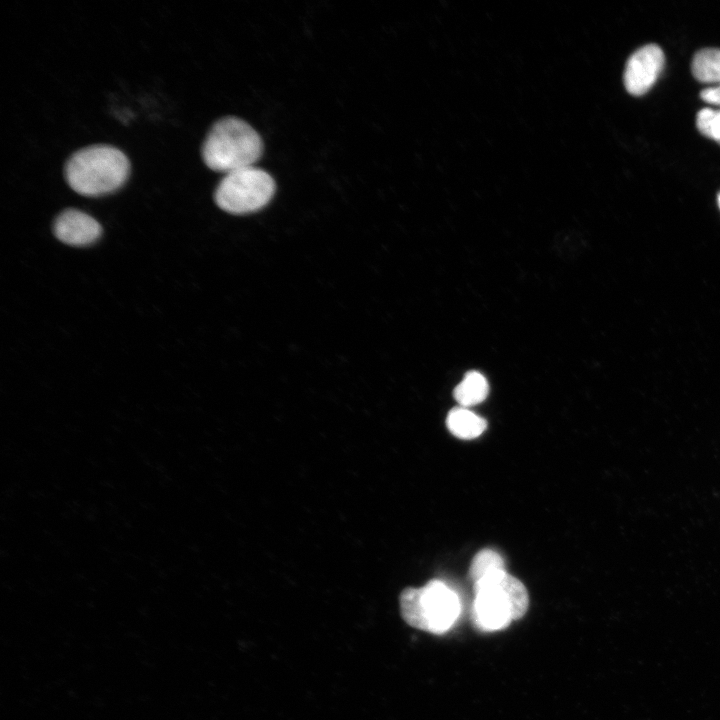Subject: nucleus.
Here are the masks:
<instances>
[{
	"mask_svg": "<svg viewBox=\"0 0 720 720\" xmlns=\"http://www.w3.org/2000/svg\"><path fill=\"white\" fill-rule=\"evenodd\" d=\"M505 572V569L499 570L475 582L473 613L481 629H501L513 620L509 600L500 584Z\"/></svg>",
	"mask_w": 720,
	"mask_h": 720,
	"instance_id": "obj_5",
	"label": "nucleus"
},
{
	"mask_svg": "<svg viewBox=\"0 0 720 720\" xmlns=\"http://www.w3.org/2000/svg\"><path fill=\"white\" fill-rule=\"evenodd\" d=\"M693 76L702 83H720V49H701L693 57Z\"/></svg>",
	"mask_w": 720,
	"mask_h": 720,
	"instance_id": "obj_10",
	"label": "nucleus"
},
{
	"mask_svg": "<svg viewBox=\"0 0 720 720\" xmlns=\"http://www.w3.org/2000/svg\"><path fill=\"white\" fill-rule=\"evenodd\" d=\"M489 392L486 378L477 371L465 374L462 381L455 387L453 395L461 407H469L484 401Z\"/></svg>",
	"mask_w": 720,
	"mask_h": 720,
	"instance_id": "obj_9",
	"label": "nucleus"
},
{
	"mask_svg": "<svg viewBox=\"0 0 720 720\" xmlns=\"http://www.w3.org/2000/svg\"><path fill=\"white\" fill-rule=\"evenodd\" d=\"M403 619L412 627L432 633L448 630L460 612L457 594L439 580L421 588H407L400 596Z\"/></svg>",
	"mask_w": 720,
	"mask_h": 720,
	"instance_id": "obj_3",
	"label": "nucleus"
},
{
	"mask_svg": "<svg viewBox=\"0 0 720 720\" xmlns=\"http://www.w3.org/2000/svg\"><path fill=\"white\" fill-rule=\"evenodd\" d=\"M275 181L269 173L254 166L225 174L214 199L231 214H247L266 206L275 192Z\"/></svg>",
	"mask_w": 720,
	"mask_h": 720,
	"instance_id": "obj_4",
	"label": "nucleus"
},
{
	"mask_svg": "<svg viewBox=\"0 0 720 720\" xmlns=\"http://www.w3.org/2000/svg\"><path fill=\"white\" fill-rule=\"evenodd\" d=\"M700 97L709 104L720 105V83L717 86L702 90Z\"/></svg>",
	"mask_w": 720,
	"mask_h": 720,
	"instance_id": "obj_13",
	"label": "nucleus"
},
{
	"mask_svg": "<svg viewBox=\"0 0 720 720\" xmlns=\"http://www.w3.org/2000/svg\"><path fill=\"white\" fill-rule=\"evenodd\" d=\"M500 584L509 600L513 620L521 618L526 613L529 604L525 586L507 572L502 576Z\"/></svg>",
	"mask_w": 720,
	"mask_h": 720,
	"instance_id": "obj_11",
	"label": "nucleus"
},
{
	"mask_svg": "<svg viewBox=\"0 0 720 720\" xmlns=\"http://www.w3.org/2000/svg\"><path fill=\"white\" fill-rule=\"evenodd\" d=\"M504 570L502 557L495 551L484 549L478 552L472 560L469 574L474 583L496 571Z\"/></svg>",
	"mask_w": 720,
	"mask_h": 720,
	"instance_id": "obj_12",
	"label": "nucleus"
},
{
	"mask_svg": "<svg viewBox=\"0 0 720 720\" xmlns=\"http://www.w3.org/2000/svg\"><path fill=\"white\" fill-rule=\"evenodd\" d=\"M664 62V53L656 44L637 49L626 62L623 76L626 90L635 96L645 94L656 82Z\"/></svg>",
	"mask_w": 720,
	"mask_h": 720,
	"instance_id": "obj_6",
	"label": "nucleus"
},
{
	"mask_svg": "<svg viewBox=\"0 0 720 720\" xmlns=\"http://www.w3.org/2000/svg\"><path fill=\"white\" fill-rule=\"evenodd\" d=\"M130 163L118 148L106 144L84 147L65 163L68 185L78 194L98 197L119 189L127 180Z\"/></svg>",
	"mask_w": 720,
	"mask_h": 720,
	"instance_id": "obj_1",
	"label": "nucleus"
},
{
	"mask_svg": "<svg viewBox=\"0 0 720 720\" xmlns=\"http://www.w3.org/2000/svg\"><path fill=\"white\" fill-rule=\"evenodd\" d=\"M720 144V143H719Z\"/></svg>",
	"mask_w": 720,
	"mask_h": 720,
	"instance_id": "obj_16",
	"label": "nucleus"
},
{
	"mask_svg": "<svg viewBox=\"0 0 720 720\" xmlns=\"http://www.w3.org/2000/svg\"><path fill=\"white\" fill-rule=\"evenodd\" d=\"M717 200H718V205H719V208H720V192H719V194H718V199H717Z\"/></svg>",
	"mask_w": 720,
	"mask_h": 720,
	"instance_id": "obj_15",
	"label": "nucleus"
},
{
	"mask_svg": "<svg viewBox=\"0 0 720 720\" xmlns=\"http://www.w3.org/2000/svg\"><path fill=\"white\" fill-rule=\"evenodd\" d=\"M708 138L720 143V110H715L708 129Z\"/></svg>",
	"mask_w": 720,
	"mask_h": 720,
	"instance_id": "obj_14",
	"label": "nucleus"
},
{
	"mask_svg": "<svg viewBox=\"0 0 720 720\" xmlns=\"http://www.w3.org/2000/svg\"><path fill=\"white\" fill-rule=\"evenodd\" d=\"M449 431L460 439H473L486 429V421L465 407H455L447 415Z\"/></svg>",
	"mask_w": 720,
	"mask_h": 720,
	"instance_id": "obj_8",
	"label": "nucleus"
},
{
	"mask_svg": "<svg viewBox=\"0 0 720 720\" xmlns=\"http://www.w3.org/2000/svg\"><path fill=\"white\" fill-rule=\"evenodd\" d=\"M53 231L55 236L65 244L85 246L100 237L102 228L90 215L71 208L62 211L56 217Z\"/></svg>",
	"mask_w": 720,
	"mask_h": 720,
	"instance_id": "obj_7",
	"label": "nucleus"
},
{
	"mask_svg": "<svg viewBox=\"0 0 720 720\" xmlns=\"http://www.w3.org/2000/svg\"><path fill=\"white\" fill-rule=\"evenodd\" d=\"M262 153L259 134L248 123L232 116L213 124L201 149L206 166L225 174L252 167Z\"/></svg>",
	"mask_w": 720,
	"mask_h": 720,
	"instance_id": "obj_2",
	"label": "nucleus"
}]
</instances>
